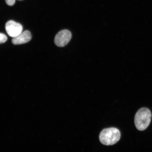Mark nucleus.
<instances>
[{"label":"nucleus","mask_w":152,"mask_h":152,"mask_svg":"<svg viewBox=\"0 0 152 152\" xmlns=\"http://www.w3.org/2000/svg\"><path fill=\"white\" fill-rule=\"evenodd\" d=\"M7 40V38L4 34L0 33V44L5 43Z\"/></svg>","instance_id":"nucleus-6"},{"label":"nucleus","mask_w":152,"mask_h":152,"mask_svg":"<svg viewBox=\"0 0 152 152\" xmlns=\"http://www.w3.org/2000/svg\"><path fill=\"white\" fill-rule=\"evenodd\" d=\"M16 0H5V2L7 4L10 6L14 5Z\"/></svg>","instance_id":"nucleus-7"},{"label":"nucleus","mask_w":152,"mask_h":152,"mask_svg":"<svg viewBox=\"0 0 152 152\" xmlns=\"http://www.w3.org/2000/svg\"><path fill=\"white\" fill-rule=\"evenodd\" d=\"M121 134L118 129L115 128L104 129L101 132L99 139L101 143L104 145H113L119 141Z\"/></svg>","instance_id":"nucleus-2"},{"label":"nucleus","mask_w":152,"mask_h":152,"mask_svg":"<svg viewBox=\"0 0 152 152\" xmlns=\"http://www.w3.org/2000/svg\"><path fill=\"white\" fill-rule=\"evenodd\" d=\"M18 1H23V0H18Z\"/></svg>","instance_id":"nucleus-8"},{"label":"nucleus","mask_w":152,"mask_h":152,"mask_svg":"<svg viewBox=\"0 0 152 152\" xmlns=\"http://www.w3.org/2000/svg\"><path fill=\"white\" fill-rule=\"evenodd\" d=\"M151 112L148 108L143 107L139 110L134 118L137 129L140 131L147 129L151 122Z\"/></svg>","instance_id":"nucleus-1"},{"label":"nucleus","mask_w":152,"mask_h":152,"mask_svg":"<svg viewBox=\"0 0 152 152\" xmlns=\"http://www.w3.org/2000/svg\"><path fill=\"white\" fill-rule=\"evenodd\" d=\"M71 32L67 29L61 30L58 32L55 37L54 43L57 46L64 47L67 45L71 39Z\"/></svg>","instance_id":"nucleus-3"},{"label":"nucleus","mask_w":152,"mask_h":152,"mask_svg":"<svg viewBox=\"0 0 152 152\" xmlns=\"http://www.w3.org/2000/svg\"><path fill=\"white\" fill-rule=\"evenodd\" d=\"M5 30L7 33L11 37L18 36L23 31V26L20 24L13 20H9L5 24Z\"/></svg>","instance_id":"nucleus-4"},{"label":"nucleus","mask_w":152,"mask_h":152,"mask_svg":"<svg viewBox=\"0 0 152 152\" xmlns=\"http://www.w3.org/2000/svg\"><path fill=\"white\" fill-rule=\"evenodd\" d=\"M31 39V35L30 31L26 30L19 34L16 37L13 38L12 42L13 44H23L29 42Z\"/></svg>","instance_id":"nucleus-5"}]
</instances>
